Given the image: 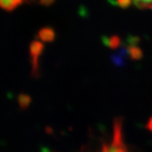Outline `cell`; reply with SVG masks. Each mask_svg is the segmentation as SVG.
Instances as JSON below:
<instances>
[{"mask_svg":"<svg viewBox=\"0 0 152 152\" xmlns=\"http://www.w3.org/2000/svg\"><path fill=\"white\" fill-rule=\"evenodd\" d=\"M149 129H151L152 131V118L150 121V123H149Z\"/></svg>","mask_w":152,"mask_h":152,"instance_id":"ba28073f","label":"cell"},{"mask_svg":"<svg viewBox=\"0 0 152 152\" xmlns=\"http://www.w3.org/2000/svg\"><path fill=\"white\" fill-rule=\"evenodd\" d=\"M43 50V45L40 42L35 41L31 44V55L32 58V64L34 69H37L38 64V58Z\"/></svg>","mask_w":152,"mask_h":152,"instance_id":"6da1fadb","label":"cell"},{"mask_svg":"<svg viewBox=\"0 0 152 152\" xmlns=\"http://www.w3.org/2000/svg\"><path fill=\"white\" fill-rule=\"evenodd\" d=\"M38 37L44 42H52L55 37L54 31L50 27L42 28L38 32Z\"/></svg>","mask_w":152,"mask_h":152,"instance_id":"7a4b0ae2","label":"cell"},{"mask_svg":"<svg viewBox=\"0 0 152 152\" xmlns=\"http://www.w3.org/2000/svg\"><path fill=\"white\" fill-rule=\"evenodd\" d=\"M132 3V0H117V4L121 8H128Z\"/></svg>","mask_w":152,"mask_h":152,"instance_id":"8992f818","label":"cell"},{"mask_svg":"<svg viewBox=\"0 0 152 152\" xmlns=\"http://www.w3.org/2000/svg\"><path fill=\"white\" fill-rule=\"evenodd\" d=\"M55 0H40V3L41 4L45 6H49L51 4H53L54 3Z\"/></svg>","mask_w":152,"mask_h":152,"instance_id":"52a82bcc","label":"cell"},{"mask_svg":"<svg viewBox=\"0 0 152 152\" xmlns=\"http://www.w3.org/2000/svg\"><path fill=\"white\" fill-rule=\"evenodd\" d=\"M134 4L142 9H152V0H132Z\"/></svg>","mask_w":152,"mask_h":152,"instance_id":"277c9868","label":"cell"},{"mask_svg":"<svg viewBox=\"0 0 152 152\" xmlns=\"http://www.w3.org/2000/svg\"><path fill=\"white\" fill-rule=\"evenodd\" d=\"M121 43V40L118 37H112L108 39L107 44L111 48H117Z\"/></svg>","mask_w":152,"mask_h":152,"instance_id":"5b68a950","label":"cell"},{"mask_svg":"<svg viewBox=\"0 0 152 152\" xmlns=\"http://www.w3.org/2000/svg\"><path fill=\"white\" fill-rule=\"evenodd\" d=\"M24 0H0V4L5 10H14L17 6H19Z\"/></svg>","mask_w":152,"mask_h":152,"instance_id":"3957f363","label":"cell"}]
</instances>
